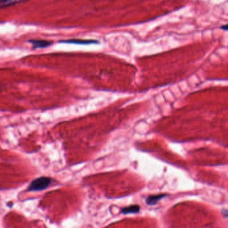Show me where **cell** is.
I'll use <instances>...</instances> for the list:
<instances>
[{"mask_svg": "<svg viewBox=\"0 0 228 228\" xmlns=\"http://www.w3.org/2000/svg\"><path fill=\"white\" fill-rule=\"evenodd\" d=\"M51 183V179L48 177H40L33 181L30 187L28 188V191H40L47 188L49 185Z\"/></svg>", "mask_w": 228, "mask_h": 228, "instance_id": "cell-1", "label": "cell"}, {"mask_svg": "<svg viewBox=\"0 0 228 228\" xmlns=\"http://www.w3.org/2000/svg\"><path fill=\"white\" fill-rule=\"evenodd\" d=\"M29 41L32 44L33 48L34 49L47 48L48 46H50L53 44L52 41L44 40H32Z\"/></svg>", "mask_w": 228, "mask_h": 228, "instance_id": "cell-2", "label": "cell"}, {"mask_svg": "<svg viewBox=\"0 0 228 228\" xmlns=\"http://www.w3.org/2000/svg\"><path fill=\"white\" fill-rule=\"evenodd\" d=\"M60 42L67 43V44H81V45H88V44H92L95 43H98V41L95 40H81V39H71L67 40L61 41Z\"/></svg>", "mask_w": 228, "mask_h": 228, "instance_id": "cell-3", "label": "cell"}, {"mask_svg": "<svg viewBox=\"0 0 228 228\" xmlns=\"http://www.w3.org/2000/svg\"><path fill=\"white\" fill-rule=\"evenodd\" d=\"M26 0H0V8H5L14 6Z\"/></svg>", "mask_w": 228, "mask_h": 228, "instance_id": "cell-4", "label": "cell"}, {"mask_svg": "<svg viewBox=\"0 0 228 228\" xmlns=\"http://www.w3.org/2000/svg\"><path fill=\"white\" fill-rule=\"evenodd\" d=\"M165 196H166V195L165 194H159V195H157V196H149L147 198L146 203L149 205H155L157 204V201L161 200L162 198L165 197Z\"/></svg>", "mask_w": 228, "mask_h": 228, "instance_id": "cell-5", "label": "cell"}, {"mask_svg": "<svg viewBox=\"0 0 228 228\" xmlns=\"http://www.w3.org/2000/svg\"><path fill=\"white\" fill-rule=\"evenodd\" d=\"M140 211V207L137 205H131L127 207H124L121 209V213L124 214H128V213H138Z\"/></svg>", "mask_w": 228, "mask_h": 228, "instance_id": "cell-6", "label": "cell"}]
</instances>
